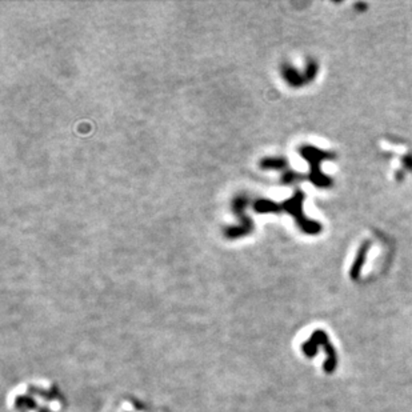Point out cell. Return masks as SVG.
<instances>
[{"label":"cell","mask_w":412,"mask_h":412,"mask_svg":"<svg viewBox=\"0 0 412 412\" xmlns=\"http://www.w3.org/2000/svg\"><path fill=\"white\" fill-rule=\"evenodd\" d=\"M284 164V160L282 159H263L260 161L262 168H280Z\"/></svg>","instance_id":"obj_2"},{"label":"cell","mask_w":412,"mask_h":412,"mask_svg":"<svg viewBox=\"0 0 412 412\" xmlns=\"http://www.w3.org/2000/svg\"><path fill=\"white\" fill-rule=\"evenodd\" d=\"M246 207H247V197L244 195H238L236 197H233L232 208L233 212L239 216L240 219V224L239 225H233V227H228L224 229L225 238L228 239H239L242 236H246L251 232L254 228V224L250 216L246 214Z\"/></svg>","instance_id":"obj_1"}]
</instances>
